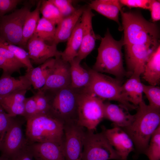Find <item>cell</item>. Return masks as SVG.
<instances>
[{
    "mask_svg": "<svg viewBox=\"0 0 160 160\" xmlns=\"http://www.w3.org/2000/svg\"><path fill=\"white\" fill-rule=\"evenodd\" d=\"M77 122L94 131L104 119V101L94 94L80 89L78 101Z\"/></svg>",
    "mask_w": 160,
    "mask_h": 160,
    "instance_id": "obj_7",
    "label": "cell"
},
{
    "mask_svg": "<svg viewBox=\"0 0 160 160\" xmlns=\"http://www.w3.org/2000/svg\"><path fill=\"white\" fill-rule=\"evenodd\" d=\"M137 109L132 122L122 129L132 141L137 153L144 154L151 136L160 125V109L147 105L143 100Z\"/></svg>",
    "mask_w": 160,
    "mask_h": 160,
    "instance_id": "obj_1",
    "label": "cell"
},
{
    "mask_svg": "<svg viewBox=\"0 0 160 160\" xmlns=\"http://www.w3.org/2000/svg\"><path fill=\"white\" fill-rule=\"evenodd\" d=\"M80 90L71 86L57 90L44 91L50 98V111L63 124L77 121L78 101Z\"/></svg>",
    "mask_w": 160,
    "mask_h": 160,
    "instance_id": "obj_6",
    "label": "cell"
},
{
    "mask_svg": "<svg viewBox=\"0 0 160 160\" xmlns=\"http://www.w3.org/2000/svg\"><path fill=\"white\" fill-rule=\"evenodd\" d=\"M122 6L119 0H95L89 4L88 7L119 24V14Z\"/></svg>",
    "mask_w": 160,
    "mask_h": 160,
    "instance_id": "obj_22",
    "label": "cell"
},
{
    "mask_svg": "<svg viewBox=\"0 0 160 160\" xmlns=\"http://www.w3.org/2000/svg\"><path fill=\"white\" fill-rule=\"evenodd\" d=\"M15 117L7 113L0 105V144Z\"/></svg>",
    "mask_w": 160,
    "mask_h": 160,
    "instance_id": "obj_37",
    "label": "cell"
},
{
    "mask_svg": "<svg viewBox=\"0 0 160 160\" xmlns=\"http://www.w3.org/2000/svg\"><path fill=\"white\" fill-rule=\"evenodd\" d=\"M15 117L12 120L0 144L1 156L9 160L28 142L23 132L22 125L23 123Z\"/></svg>",
    "mask_w": 160,
    "mask_h": 160,
    "instance_id": "obj_12",
    "label": "cell"
},
{
    "mask_svg": "<svg viewBox=\"0 0 160 160\" xmlns=\"http://www.w3.org/2000/svg\"><path fill=\"white\" fill-rule=\"evenodd\" d=\"M95 15L89 7L85 8L80 18L82 28V42L76 57L81 60L94 49L97 39L93 28L92 20Z\"/></svg>",
    "mask_w": 160,
    "mask_h": 160,
    "instance_id": "obj_16",
    "label": "cell"
},
{
    "mask_svg": "<svg viewBox=\"0 0 160 160\" xmlns=\"http://www.w3.org/2000/svg\"><path fill=\"white\" fill-rule=\"evenodd\" d=\"M0 46L11 52L26 67V72L33 68L29 57L28 52L23 48L9 43L0 38Z\"/></svg>",
    "mask_w": 160,
    "mask_h": 160,
    "instance_id": "obj_31",
    "label": "cell"
},
{
    "mask_svg": "<svg viewBox=\"0 0 160 160\" xmlns=\"http://www.w3.org/2000/svg\"><path fill=\"white\" fill-rule=\"evenodd\" d=\"M32 85L26 76L24 75L17 79L11 75L3 73L0 77V97L21 90H29Z\"/></svg>",
    "mask_w": 160,
    "mask_h": 160,
    "instance_id": "obj_21",
    "label": "cell"
},
{
    "mask_svg": "<svg viewBox=\"0 0 160 160\" xmlns=\"http://www.w3.org/2000/svg\"><path fill=\"white\" fill-rule=\"evenodd\" d=\"M26 68L10 51L0 46V69L3 73L11 75L14 72L20 73V70Z\"/></svg>",
    "mask_w": 160,
    "mask_h": 160,
    "instance_id": "obj_27",
    "label": "cell"
},
{
    "mask_svg": "<svg viewBox=\"0 0 160 160\" xmlns=\"http://www.w3.org/2000/svg\"><path fill=\"white\" fill-rule=\"evenodd\" d=\"M33 4L27 3L21 8L0 18V38L21 47L24 23Z\"/></svg>",
    "mask_w": 160,
    "mask_h": 160,
    "instance_id": "obj_9",
    "label": "cell"
},
{
    "mask_svg": "<svg viewBox=\"0 0 160 160\" xmlns=\"http://www.w3.org/2000/svg\"><path fill=\"white\" fill-rule=\"evenodd\" d=\"M123 46V39L115 40L108 30L101 38L96 61L92 69L101 73L112 74L119 80L128 75H132L126 72L123 67L121 51Z\"/></svg>",
    "mask_w": 160,
    "mask_h": 160,
    "instance_id": "obj_2",
    "label": "cell"
},
{
    "mask_svg": "<svg viewBox=\"0 0 160 160\" xmlns=\"http://www.w3.org/2000/svg\"><path fill=\"white\" fill-rule=\"evenodd\" d=\"M90 80L89 84L82 89L93 93L103 101L113 100L118 102L127 110L137 108L130 102L122 88L120 80L112 78L92 69H89Z\"/></svg>",
    "mask_w": 160,
    "mask_h": 160,
    "instance_id": "obj_5",
    "label": "cell"
},
{
    "mask_svg": "<svg viewBox=\"0 0 160 160\" xmlns=\"http://www.w3.org/2000/svg\"><path fill=\"white\" fill-rule=\"evenodd\" d=\"M55 26L50 21L42 17L38 21L34 35L47 44H53L56 32Z\"/></svg>",
    "mask_w": 160,
    "mask_h": 160,
    "instance_id": "obj_29",
    "label": "cell"
},
{
    "mask_svg": "<svg viewBox=\"0 0 160 160\" xmlns=\"http://www.w3.org/2000/svg\"><path fill=\"white\" fill-rule=\"evenodd\" d=\"M124 110L126 109L120 105L119 106L108 102L104 103V119L111 121L113 127L121 128L125 127L132 122L134 115L130 114Z\"/></svg>",
    "mask_w": 160,
    "mask_h": 160,
    "instance_id": "obj_19",
    "label": "cell"
},
{
    "mask_svg": "<svg viewBox=\"0 0 160 160\" xmlns=\"http://www.w3.org/2000/svg\"><path fill=\"white\" fill-rule=\"evenodd\" d=\"M85 8L77 9L72 14L63 18L57 25L53 44L67 41L80 19Z\"/></svg>",
    "mask_w": 160,
    "mask_h": 160,
    "instance_id": "obj_18",
    "label": "cell"
},
{
    "mask_svg": "<svg viewBox=\"0 0 160 160\" xmlns=\"http://www.w3.org/2000/svg\"><path fill=\"white\" fill-rule=\"evenodd\" d=\"M143 92L145 95L151 107L160 109V88L157 86L143 84Z\"/></svg>",
    "mask_w": 160,
    "mask_h": 160,
    "instance_id": "obj_34",
    "label": "cell"
},
{
    "mask_svg": "<svg viewBox=\"0 0 160 160\" xmlns=\"http://www.w3.org/2000/svg\"><path fill=\"white\" fill-rule=\"evenodd\" d=\"M30 143H27L9 160H34Z\"/></svg>",
    "mask_w": 160,
    "mask_h": 160,
    "instance_id": "obj_39",
    "label": "cell"
},
{
    "mask_svg": "<svg viewBox=\"0 0 160 160\" xmlns=\"http://www.w3.org/2000/svg\"><path fill=\"white\" fill-rule=\"evenodd\" d=\"M143 78L150 85L157 86L160 81V46L151 54L145 65Z\"/></svg>",
    "mask_w": 160,
    "mask_h": 160,
    "instance_id": "obj_23",
    "label": "cell"
},
{
    "mask_svg": "<svg viewBox=\"0 0 160 160\" xmlns=\"http://www.w3.org/2000/svg\"><path fill=\"white\" fill-rule=\"evenodd\" d=\"M149 9L151 12V17L152 21L153 22H155L160 20V1L151 0Z\"/></svg>",
    "mask_w": 160,
    "mask_h": 160,
    "instance_id": "obj_42",
    "label": "cell"
},
{
    "mask_svg": "<svg viewBox=\"0 0 160 160\" xmlns=\"http://www.w3.org/2000/svg\"><path fill=\"white\" fill-rule=\"evenodd\" d=\"M55 60V58H50L38 67L26 72L25 75L34 89L38 90L44 86L53 68Z\"/></svg>",
    "mask_w": 160,
    "mask_h": 160,
    "instance_id": "obj_20",
    "label": "cell"
},
{
    "mask_svg": "<svg viewBox=\"0 0 160 160\" xmlns=\"http://www.w3.org/2000/svg\"><path fill=\"white\" fill-rule=\"evenodd\" d=\"M57 45L47 44L33 35L28 40L26 45L29 57L35 64L41 65L48 59L61 56Z\"/></svg>",
    "mask_w": 160,
    "mask_h": 160,
    "instance_id": "obj_14",
    "label": "cell"
},
{
    "mask_svg": "<svg viewBox=\"0 0 160 160\" xmlns=\"http://www.w3.org/2000/svg\"><path fill=\"white\" fill-rule=\"evenodd\" d=\"M30 144L35 160H65L62 143L48 141Z\"/></svg>",
    "mask_w": 160,
    "mask_h": 160,
    "instance_id": "obj_17",
    "label": "cell"
},
{
    "mask_svg": "<svg viewBox=\"0 0 160 160\" xmlns=\"http://www.w3.org/2000/svg\"><path fill=\"white\" fill-rule=\"evenodd\" d=\"M81 60L76 57L69 62L70 65L71 87L74 89H81L87 87L90 80L89 69H85L80 64Z\"/></svg>",
    "mask_w": 160,
    "mask_h": 160,
    "instance_id": "obj_25",
    "label": "cell"
},
{
    "mask_svg": "<svg viewBox=\"0 0 160 160\" xmlns=\"http://www.w3.org/2000/svg\"><path fill=\"white\" fill-rule=\"evenodd\" d=\"M151 0H119L122 6L129 8H138L149 9Z\"/></svg>",
    "mask_w": 160,
    "mask_h": 160,
    "instance_id": "obj_41",
    "label": "cell"
},
{
    "mask_svg": "<svg viewBox=\"0 0 160 160\" xmlns=\"http://www.w3.org/2000/svg\"><path fill=\"white\" fill-rule=\"evenodd\" d=\"M40 12L42 17L57 25L63 18L57 7L50 0L42 1Z\"/></svg>",
    "mask_w": 160,
    "mask_h": 160,
    "instance_id": "obj_30",
    "label": "cell"
},
{
    "mask_svg": "<svg viewBox=\"0 0 160 160\" xmlns=\"http://www.w3.org/2000/svg\"><path fill=\"white\" fill-rule=\"evenodd\" d=\"M102 129V132L122 160H127L129 153L135 150L133 142L127 133L121 128L117 127L108 129L103 126Z\"/></svg>",
    "mask_w": 160,
    "mask_h": 160,
    "instance_id": "obj_15",
    "label": "cell"
},
{
    "mask_svg": "<svg viewBox=\"0 0 160 160\" xmlns=\"http://www.w3.org/2000/svg\"><path fill=\"white\" fill-rule=\"evenodd\" d=\"M122 88L130 102L137 106L143 99V83L140 77L132 75L130 78L123 85Z\"/></svg>",
    "mask_w": 160,
    "mask_h": 160,
    "instance_id": "obj_26",
    "label": "cell"
},
{
    "mask_svg": "<svg viewBox=\"0 0 160 160\" xmlns=\"http://www.w3.org/2000/svg\"><path fill=\"white\" fill-rule=\"evenodd\" d=\"M53 68L49 76L42 91L59 89L71 86L70 65L68 62L63 60L61 56L55 57Z\"/></svg>",
    "mask_w": 160,
    "mask_h": 160,
    "instance_id": "obj_13",
    "label": "cell"
},
{
    "mask_svg": "<svg viewBox=\"0 0 160 160\" xmlns=\"http://www.w3.org/2000/svg\"><path fill=\"white\" fill-rule=\"evenodd\" d=\"M22 1L20 0H0V18L14 10Z\"/></svg>",
    "mask_w": 160,
    "mask_h": 160,
    "instance_id": "obj_40",
    "label": "cell"
},
{
    "mask_svg": "<svg viewBox=\"0 0 160 160\" xmlns=\"http://www.w3.org/2000/svg\"><path fill=\"white\" fill-rule=\"evenodd\" d=\"M42 1H39L34 10L28 13L23 27L21 47L26 49L27 43L34 34L40 18V8Z\"/></svg>",
    "mask_w": 160,
    "mask_h": 160,
    "instance_id": "obj_28",
    "label": "cell"
},
{
    "mask_svg": "<svg viewBox=\"0 0 160 160\" xmlns=\"http://www.w3.org/2000/svg\"><path fill=\"white\" fill-rule=\"evenodd\" d=\"M0 160H9L7 159L2 156H0Z\"/></svg>",
    "mask_w": 160,
    "mask_h": 160,
    "instance_id": "obj_43",
    "label": "cell"
},
{
    "mask_svg": "<svg viewBox=\"0 0 160 160\" xmlns=\"http://www.w3.org/2000/svg\"><path fill=\"white\" fill-rule=\"evenodd\" d=\"M122 160L101 132L85 130L81 160Z\"/></svg>",
    "mask_w": 160,
    "mask_h": 160,
    "instance_id": "obj_8",
    "label": "cell"
},
{
    "mask_svg": "<svg viewBox=\"0 0 160 160\" xmlns=\"http://www.w3.org/2000/svg\"><path fill=\"white\" fill-rule=\"evenodd\" d=\"M160 45L159 43L125 46L128 72L140 76L151 54Z\"/></svg>",
    "mask_w": 160,
    "mask_h": 160,
    "instance_id": "obj_11",
    "label": "cell"
},
{
    "mask_svg": "<svg viewBox=\"0 0 160 160\" xmlns=\"http://www.w3.org/2000/svg\"><path fill=\"white\" fill-rule=\"evenodd\" d=\"M144 154L149 160L160 159V125L151 136Z\"/></svg>",
    "mask_w": 160,
    "mask_h": 160,
    "instance_id": "obj_32",
    "label": "cell"
},
{
    "mask_svg": "<svg viewBox=\"0 0 160 160\" xmlns=\"http://www.w3.org/2000/svg\"><path fill=\"white\" fill-rule=\"evenodd\" d=\"M124 36L123 45L158 43L159 31L154 23L146 20L139 13L120 11Z\"/></svg>",
    "mask_w": 160,
    "mask_h": 160,
    "instance_id": "obj_3",
    "label": "cell"
},
{
    "mask_svg": "<svg viewBox=\"0 0 160 160\" xmlns=\"http://www.w3.org/2000/svg\"><path fill=\"white\" fill-rule=\"evenodd\" d=\"M24 110L23 117L26 120L37 114V106L33 96L26 98L24 102Z\"/></svg>",
    "mask_w": 160,
    "mask_h": 160,
    "instance_id": "obj_38",
    "label": "cell"
},
{
    "mask_svg": "<svg viewBox=\"0 0 160 160\" xmlns=\"http://www.w3.org/2000/svg\"><path fill=\"white\" fill-rule=\"evenodd\" d=\"M0 105L7 113L14 116L24 114V103H17L5 96L0 97Z\"/></svg>",
    "mask_w": 160,
    "mask_h": 160,
    "instance_id": "obj_33",
    "label": "cell"
},
{
    "mask_svg": "<svg viewBox=\"0 0 160 160\" xmlns=\"http://www.w3.org/2000/svg\"><path fill=\"white\" fill-rule=\"evenodd\" d=\"M57 7L63 18L73 13L76 10L71 0H50Z\"/></svg>",
    "mask_w": 160,
    "mask_h": 160,
    "instance_id": "obj_36",
    "label": "cell"
},
{
    "mask_svg": "<svg viewBox=\"0 0 160 160\" xmlns=\"http://www.w3.org/2000/svg\"><path fill=\"white\" fill-rule=\"evenodd\" d=\"M82 39V28L80 19L67 41L65 49L61 52V57L63 60L69 62L77 56L81 46Z\"/></svg>",
    "mask_w": 160,
    "mask_h": 160,
    "instance_id": "obj_24",
    "label": "cell"
},
{
    "mask_svg": "<svg viewBox=\"0 0 160 160\" xmlns=\"http://www.w3.org/2000/svg\"><path fill=\"white\" fill-rule=\"evenodd\" d=\"M85 130L77 121L63 124L62 147L65 160H81Z\"/></svg>",
    "mask_w": 160,
    "mask_h": 160,
    "instance_id": "obj_10",
    "label": "cell"
},
{
    "mask_svg": "<svg viewBox=\"0 0 160 160\" xmlns=\"http://www.w3.org/2000/svg\"><path fill=\"white\" fill-rule=\"evenodd\" d=\"M26 120V138L29 143H62L63 124L50 111L37 114Z\"/></svg>",
    "mask_w": 160,
    "mask_h": 160,
    "instance_id": "obj_4",
    "label": "cell"
},
{
    "mask_svg": "<svg viewBox=\"0 0 160 160\" xmlns=\"http://www.w3.org/2000/svg\"><path fill=\"white\" fill-rule=\"evenodd\" d=\"M33 95L35 100L37 114L47 112L50 108V100L47 93L40 89Z\"/></svg>",
    "mask_w": 160,
    "mask_h": 160,
    "instance_id": "obj_35",
    "label": "cell"
}]
</instances>
